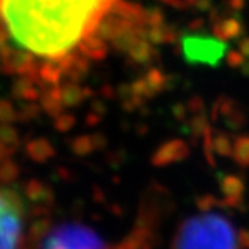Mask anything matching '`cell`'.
Returning <instances> with one entry per match:
<instances>
[{
    "label": "cell",
    "instance_id": "cell-1",
    "mask_svg": "<svg viewBox=\"0 0 249 249\" xmlns=\"http://www.w3.org/2000/svg\"><path fill=\"white\" fill-rule=\"evenodd\" d=\"M119 0H0L2 54L21 57L23 68L39 69L42 78L83 71L89 59H101L105 41L99 29Z\"/></svg>",
    "mask_w": 249,
    "mask_h": 249
},
{
    "label": "cell",
    "instance_id": "cell-2",
    "mask_svg": "<svg viewBox=\"0 0 249 249\" xmlns=\"http://www.w3.org/2000/svg\"><path fill=\"white\" fill-rule=\"evenodd\" d=\"M176 249H239L234 228L221 215L203 213L179 230Z\"/></svg>",
    "mask_w": 249,
    "mask_h": 249
},
{
    "label": "cell",
    "instance_id": "cell-3",
    "mask_svg": "<svg viewBox=\"0 0 249 249\" xmlns=\"http://www.w3.org/2000/svg\"><path fill=\"white\" fill-rule=\"evenodd\" d=\"M26 225V207L21 195L0 188V249H20Z\"/></svg>",
    "mask_w": 249,
    "mask_h": 249
},
{
    "label": "cell",
    "instance_id": "cell-4",
    "mask_svg": "<svg viewBox=\"0 0 249 249\" xmlns=\"http://www.w3.org/2000/svg\"><path fill=\"white\" fill-rule=\"evenodd\" d=\"M45 249H107L92 231L84 228H66L54 234Z\"/></svg>",
    "mask_w": 249,
    "mask_h": 249
},
{
    "label": "cell",
    "instance_id": "cell-5",
    "mask_svg": "<svg viewBox=\"0 0 249 249\" xmlns=\"http://www.w3.org/2000/svg\"><path fill=\"white\" fill-rule=\"evenodd\" d=\"M185 56L188 60L198 63H216L224 56V45L206 36H189L183 42Z\"/></svg>",
    "mask_w": 249,
    "mask_h": 249
},
{
    "label": "cell",
    "instance_id": "cell-6",
    "mask_svg": "<svg viewBox=\"0 0 249 249\" xmlns=\"http://www.w3.org/2000/svg\"><path fill=\"white\" fill-rule=\"evenodd\" d=\"M123 249H126V248H123Z\"/></svg>",
    "mask_w": 249,
    "mask_h": 249
}]
</instances>
